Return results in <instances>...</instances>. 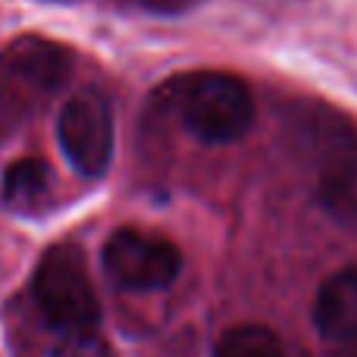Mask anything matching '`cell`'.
<instances>
[{
  "mask_svg": "<svg viewBox=\"0 0 357 357\" xmlns=\"http://www.w3.org/2000/svg\"><path fill=\"white\" fill-rule=\"evenodd\" d=\"M185 129L207 144H229L248 135L257 107L254 94L232 73H195L176 85Z\"/></svg>",
  "mask_w": 357,
  "mask_h": 357,
  "instance_id": "cell-3",
  "label": "cell"
},
{
  "mask_svg": "<svg viewBox=\"0 0 357 357\" xmlns=\"http://www.w3.org/2000/svg\"><path fill=\"white\" fill-rule=\"evenodd\" d=\"M47 191H50V169H47V163L38 160V157L16 160L3 173V185H0L3 204L19 210V213L38 210L47 201Z\"/></svg>",
  "mask_w": 357,
  "mask_h": 357,
  "instance_id": "cell-7",
  "label": "cell"
},
{
  "mask_svg": "<svg viewBox=\"0 0 357 357\" xmlns=\"http://www.w3.org/2000/svg\"><path fill=\"white\" fill-rule=\"evenodd\" d=\"M54 357H116V354L98 333H85V335H66L54 348Z\"/></svg>",
  "mask_w": 357,
  "mask_h": 357,
  "instance_id": "cell-10",
  "label": "cell"
},
{
  "mask_svg": "<svg viewBox=\"0 0 357 357\" xmlns=\"http://www.w3.org/2000/svg\"><path fill=\"white\" fill-rule=\"evenodd\" d=\"M213 357H285V348L270 326L241 323L216 339Z\"/></svg>",
  "mask_w": 357,
  "mask_h": 357,
  "instance_id": "cell-9",
  "label": "cell"
},
{
  "mask_svg": "<svg viewBox=\"0 0 357 357\" xmlns=\"http://www.w3.org/2000/svg\"><path fill=\"white\" fill-rule=\"evenodd\" d=\"M320 204L339 222H357V157H345L323 173Z\"/></svg>",
  "mask_w": 357,
  "mask_h": 357,
  "instance_id": "cell-8",
  "label": "cell"
},
{
  "mask_svg": "<svg viewBox=\"0 0 357 357\" xmlns=\"http://www.w3.org/2000/svg\"><path fill=\"white\" fill-rule=\"evenodd\" d=\"M73 73V54L56 41L16 38L0 50V142L16 135Z\"/></svg>",
  "mask_w": 357,
  "mask_h": 357,
  "instance_id": "cell-1",
  "label": "cell"
},
{
  "mask_svg": "<svg viewBox=\"0 0 357 357\" xmlns=\"http://www.w3.org/2000/svg\"><path fill=\"white\" fill-rule=\"evenodd\" d=\"M314 326L326 342L357 339V270H339L317 289Z\"/></svg>",
  "mask_w": 357,
  "mask_h": 357,
  "instance_id": "cell-6",
  "label": "cell"
},
{
  "mask_svg": "<svg viewBox=\"0 0 357 357\" xmlns=\"http://www.w3.org/2000/svg\"><path fill=\"white\" fill-rule=\"evenodd\" d=\"M31 298L41 320L63 333V339L94 333L100 323V304L88 276V260L73 241H60L41 254L31 276Z\"/></svg>",
  "mask_w": 357,
  "mask_h": 357,
  "instance_id": "cell-2",
  "label": "cell"
},
{
  "mask_svg": "<svg viewBox=\"0 0 357 357\" xmlns=\"http://www.w3.org/2000/svg\"><path fill=\"white\" fill-rule=\"evenodd\" d=\"M182 270V254L173 241L142 229H119L104 245V273L132 291L167 289Z\"/></svg>",
  "mask_w": 357,
  "mask_h": 357,
  "instance_id": "cell-5",
  "label": "cell"
},
{
  "mask_svg": "<svg viewBox=\"0 0 357 357\" xmlns=\"http://www.w3.org/2000/svg\"><path fill=\"white\" fill-rule=\"evenodd\" d=\"M63 154L88 178L107 173L113 160V110L98 88L73 94L56 119Z\"/></svg>",
  "mask_w": 357,
  "mask_h": 357,
  "instance_id": "cell-4",
  "label": "cell"
}]
</instances>
